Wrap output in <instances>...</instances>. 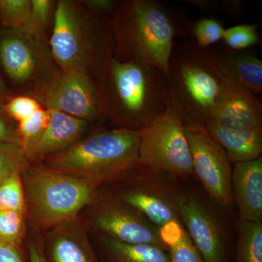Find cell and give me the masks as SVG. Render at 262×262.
I'll return each instance as SVG.
<instances>
[{
    "instance_id": "1",
    "label": "cell",
    "mask_w": 262,
    "mask_h": 262,
    "mask_svg": "<svg viewBox=\"0 0 262 262\" xmlns=\"http://www.w3.org/2000/svg\"><path fill=\"white\" fill-rule=\"evenodd\" d=\"M142 131H101L61 152L48 157L45 165L75 178L101 185L139 165Z\"/></svg>"
},
{
    "instance_id": "2",
    "label": "cell",
    "mask_w": 262,
    "mask_h": 262,
    "mask_svg": "<svg viewBox=\"0 0 262 262\" xmlns=\"http://www.w3.org/2000/svg\"><path fill=\"white\" fill-rule=\"evenodd\" d=\"M120 56L115 60L155 67L168 75L177 29L158 2L131 0L122 4L114 20Z\"/></svg>"
},
{
    "instance_id": "3",
    "label": "cell",
    "mask_w": 262,
    "mask_h": 262,
    "mask_svg": "<svg viewBox=\"0 0 262 262\" xmlns=\"http://www.w3.org/2000/svg\"><path fill=\"white\" fill-rule=\"evenodd\" d=\"M166 77L170 104L183 121H208L220 101L224 82L208 50L194 41L173 45Z\"/></svg>"
},
{
    "instance_id": "4",
    "label": "cell",
    "mask_w": 262,
    "mask_h": 262,
    "mask_svg": "<svg viewBox=\"0 0 262 262\" xmlns=\"http://www.w3.org/2000/svg\"><path fill=\"white\" fill-rule=\"evenodd\" d=\"M113 107L120 129L146 130L170 107L166 75L141 63L112 58L108 63Z\"/></svg>"
},
{
    "instance_id": "5",
    "label": "cell",
    "mask_w": 262,
    "mask_h": 262,
    "mask_svg": "<svg viewBox=\"0 0 262 262\" xmlns=\"http://www.w3.org/2000/svg\"><path fill=\"white\" fill-rule=\"evenodd\" d=\"M23 173L26 208L41 228L51 229L77 218L97 200V184L46 165L28 168Z\"/></svg>"
},
{
    "instance_id": "6",
    "label": "cell",
    "mask_w": 262,
    "mask_h": 262,
    "mask_svg": "<svg viewBox=\"0 0 262 262\" xmlns=\"http://www.w3.org/2000/svg\"><path fill=\"white\" fill-rule=\"evenodd\" d=\"M139 164L178 178L194 173L184 122L171 106L143 133Z\"/></svg>"
},
{
    "instance_id": "7",
    "label": "cell",
    "mask_w": 262,
    "mask_h": 262,
    "mask_svg": "<svg viewBox=\"0 0 262 262\" xmlns=\"http://www.w3.org/2000/svg\"><path fill=\"white\" fill-rule=\"evenodd\" d=\"M183 122L192 155L193 171L214 201L224 206L232 204V171L225 149L212 139L204 124Z\"/></svg>"
},
{
    "instance_id": "8",
    "label": "cell",
    "mask_w": 262,
    "mask_h": 262,
    "mask_svg": "<svg viewBox=\"0 0 262 262\" xmlns=\"http://www.w3.org/2000/svg\"><path fill=\"white\" fill-rule=\"evenodd\" d=\"M90 206L89 225L101 235L125 244L154 245L167 250L159 229L117 198L96 200Z\"/></svg>"
},
{
    "instance_id": "9",
    "label": "cell",
    "mask_w": 262,
    "mask_h": 262,
    "mask_svg": "<svg viewBox=\"0 0 262 262\" xmlns=\"http://www.w3.org/2000/svg\"><path fill=\"white\" fill-rule=\"evenodd\" d=\"M51 47L63 72H86L94 50L80 13L72 2L57 3Z\"/></svg>"
},
{
    "instance_id": "10",
    "label": "cell",
    "mask_w": 262,
    "mask_h": 262,
    "mask_svg": "<svg viewBox=\"0 0 262 262\" xmlns=\"http://www.w3.org/2000/svg\"><path fill=\"white\" fill-rule=\"evenodd\" d=\"M39 96L48 110H58L87 122L101 115L97 89L86 72H63Z\"/></svg>"
},
{
    "instance_id": "11",
    "label": "cell",
    "mask_w": 262,
    "mask_h": 262,
    "mask_svg": "<svg viewBox=\"0 0 262 262\" xmlns=\"http://www.w3.org/2000/svg\"><path fill=\"white\" fill-rule=\"evenodd\" d=\"M176 204L187 233L205 262H223L224 236L218 222L194 196L177 194Z\"/></svg>"
},
{
    "instance_id": "12",
    "label": "cell",
    "mask_w": 262,
    "mask_h": 262,
    "mask_svg": "<svg viewBox=\"0 0 262 262\" xmlns=\"http://www.w3.org/2000/svg\"><path fill=\"white\" fill-rule=\"evenodd\" d=\"M176 196L161 182L147 179L125 188L116 198L159 229L168 222L179 220Z\"/></svg>"
},
{
    "instance_id": "13",
    "label": "cell",
    "mask_w": 262,
    "mask_h": 262,
    "mask_svg": "<svg viewBox=\"0 0 262 262\" xmlns=\"http://www.w3.org/2000/svg\"><path fill=\"white\" fill-rule=\"evenodd\" d=\"M222 80V96L208 121L233 129L262 126V105L257 96L232 82Z\"/></svg>"
},
{
    "instance_id": "14",
    "label": "cell",
    "mask_w": 262,
    "mask_h": 262,
    "mask_svg": "<svg viewBox=\"0 0 262 262\" xmlns=\"http://www.w3.org/2000/svg\"><path fill=\"white\" fill-rule=\"evenodd\" d=\"M211 61L223 80L253 94L262 92V61L251 53L229 48H207Z\"/></svg>"
},
{
    "instance_id": "15",
    "label": "cell",
    "mask_w": 262,
    "mask_h": 262,
    "mask_svg": "<svg viewBox=\"0 0 262 262\" xmlns=\"http://www.w3.org/2000/svg\"><path fill=\"white\" fill-rule=\"evenodd\" d=\"M0 62L13 82L20 84L32 80L39 64L33 37L20 30L7 31L0 37Z\"/></svg>"
},
{
    "instance_id": "16",
    "label": "cell",
    "mask_w": 262,
    "mask_h": 262,
    "mask_svg": "<svg viewBox=\"0 0 262 262\" xmlns=\"http://www.w3.org/2000/svg\"><path fill=\"white\" fill-rule=\"evenodd\" d=\"M232 192L239 221L262 222V158L236 163L232 173Z\"/></svg>"
},
{
    "instance_id": "17",
    "label": "cell",
    "mask_w": 262,
    "mask_h": 262,
    "mask_svg": "<svg viewBox=\"0 0 262 262\" xmlns=\"http://www.w3.org/2000/svg\"><path fill=\"white\" fill-rule=\"evenodd\" d=\"M48 110V108H47ZM49 112V121L40 139L29 156L38 161L68 149L82 139L88 122L55 110Z\"/></svg>"
},
{
    "instance_id": "18",
    "label": "cell",
    "mask_w": 262,
    "mask_h": 262,
    "mask_svg": "<svg viewBox=\"0 0 262 262\" xmlns=\"http://www.w3.org/2000/svg\"><path fill=\"white\" fill-rule=\"evenodd\" d=\"M48 249L52 262H97L85 229L78 218L51 229Z\"/></svg>"
},
{
    "instance_id": "19",
    "label": "cell",
    "mask_w": 262,
    "mask_h": 262,
    "mask_svg": "<svg viewBox=\"0 0 262 262\" xmlns=\"http://www.w3.org/2000/svg\"><path fill=\"white\" fill-rule=\"evenodd\" d=\"M204 125L212 139L225 149L229 162L245 163L261 157L262 126L233 129L209 121Z\"/></svg>"
},
{
    "instance_id": "20",
    "label": "cell",
    "mask_w": 262,
    "mask_h": 262,
    "mask_svg": "<svg viewBox=\"0 0 262 262\" xmlns=\"http://www.w3.org/2000/svg\"><path fill=\"white\" fill-rule=\"evenodd\" d=\"M108 262H170L167 250L150 244H130L101 235Z\"/></svg>"
},
{
    "instance_id": "21",
    "label": "cell",
    "mask_w": 262,
    "mask_h": 262,
    "mask_svg": "<svg viewBox=\"0 0 262 262\" xmlns=\"http://www.w3.org/2000/svg\"><path fill=\"white\" fill-rule=\"evenodd\" d=\"M159 234L168 250L170 262H205L179 220L160 227Z\"/></svg>"
},
{
    "instance_id": "22",
    "label": "cell",
    "mask_w": 262,
    "mask_h": 262,
    "mask_svg": "<svg viewBox=\"0 0 262 262\" xmlns=\"http://www.w3.org/2000/svg\"><path fill=\"white\" fill-rule=\"evenodd\" d=\"M236 262H262V222L239 221Z\"/></svg>"
},
{
    "instance_id": "23",
    "label": "cell",
    "mask_w": 262,
    "mask_h": 262,
    "mask_svg": "<svg viewBox=\"0 0 262 262\" xmlns=\"http://www.w3.org/2000/svg\"><path fill=\"white\" fill-rule=\"evenodd\" d=\"M0 15L7 27L22 31L32 37L35 36L30 0H0Z\"/></svg>"
},
{
    "instance_id": "24",
    "label": "cell",
    "mask_w": 262,
    "mask_h": 262,
    "mask_svg": "<svg viewBox=\"0 0 262 262\" xmlns=\"http://www.w3.org/2000/svg\"><path fill=\"white\" fill-rule=\"evenodd\" d=\"M22 174L14 172L0 183V211L27 213Z\"/></svg>"
},
{
    "instance_id": "25",
    "label": "cell",
    "mask_w": 262,
    "mask_h": 262,
    "mask_svg": "<svg viewBox=\"0 0 262 262\" xmlns=\"http://www.w3.org/2000/svg\"><path fill=\"white\" fill-rule=\"evenodd\" d=\"M48 121L49 112L48 110H43L42 108L28 118L18 122L17 131L20 139V145L28 159L34 146L46 130Z\"/></svg>"
},
{
    "instance_id": "26",
    "label": "cell",
    "mask_w": 262,
    "mask_h": 262,
    "mask_svg": "<svg viewBox=\"0 0 262 262\" xmlns=\"http://www.w3.org/2000/svg\"><path fill=\"white\" fill-rule=\"evenodd\" d=\"M29 160L20 144L0 142V183L10 174L24 173L29 168Z\"/></svg>"
},
{
    "instance_id": "27",
    "label": "cell",
    "mask_w": 262,
    "mask_h": 262,
    "mask_svg": "<svg viewBox=\"0 0 262 262\" xmlns=\"http://www.w3.org/2000/svg\"><path fill=\"white\" fill-rule=\"evenodd\" d=\"M24 213L0 211V241L18 246L21 244L25 232Z\"/></svg>"
},
{
    "instance_id": "28",
    "label": "cell",
    "mask_w": 262,
    "mask_h": 262,
    "mask_svg": "<svg viewBox=\"0 0 262 262\" xmlns=\"http://www.w3.org/2000/svg\"><path fill=\"white\" fill-rule=\"evenodd\" d=\"M229 49L242 51L257 44L259 39L257 25L241 24L225 29L223 37Z\"/></svg>"
},
{
    "instance_id": "29",
    "label": "cell",
    "mask_w": 262,
    "mask_h": 262,
    "mask_svg": "<svg viewBox=\"0 0 262 262\" xmlns=\"http://www.w3.org/2000/svg\"><path fill=\"white\" fill-rule=\"evenodd\" d=\"M225 29L219 20L203 18L198 20L192 27L196 44L203 49L209 48L223 39Z\"/></svg>"
},
{
    "instance_id": "30",
    "label": "cell",
    "mask_w": 262,
    "mask_h": 262,
    "mask_svg": "<svg viewBox=\"0 0 262 262\" xmlns=\"http://www.w3.org/2000/svg\"><path fill=\"white\" fill-rule=\"evenodd\" d=\"M37 100L29 96H17L11 98L5 106L7 113L17 121H23L38 110H41Z\"/></svg>"
},
{
    "instance_id": "31",
    "label": "cell",
    "mask_w": 262,
    "mask_h": 262,
    "mask_svg": "<svg viewBox=\"0 0 262 262\" xmlns=\"http://www.w3.org/2000/svg\"><path fill=\"white\" fill-rule=\"evenodd\" d=\"M31 14L35 36L39 29L47 24L51 15L53 2L50 0H31Z\"/></svg>"
},
{
    "instance_id": "32",
    "label": "cell",
    "mask_w": 262,
    "mask_h": 262,
    "mask_svg": "<svg viewBox=\"0 0 262 262\" xmlns=\"http://www.w3.org/2000/svg\"><path fill=\"white\" fill-rule=\"evenodd\" d=\"M190 3L201 10H223V11H237L239 8V3L237 1H208V0H189Z\"/></svg>"
},
{
    "instance_id": "33",
    "label": "cell",
    "mask_w": 262,
    "mask_h": 262,
    "mask_svg": "<svg viewBox=\"0 0 262 262\" xmlns=\"http://www.w3.org/2000/svg\"><path fill=\"white\" fill-rule=\"evenodd\" d=\"M0 142L15 143L20 145L17 129L14 128L2 114H0Z\"/></svg>"
},
{
    "instance_id": "34",
    "label": "cell",
    "mask_w": 262,
    "mask_h": 262,
    "mask_svg": "<svg viewBox=\"0 0 262 262\" xmlns=\"http://www.w3.org/2000/svg\"><path fill=\"white\" fill-rule=\"evenodd\" d=\"M0 262H24L19 247L0 241Z\"/></svg>"
},
{
    "instance_id": "35",
    "label": "cell",
    "mask_w": 262,
    "mask_h": 262,
    "mask_svg": "<svg viewBox=\"0 0 262 262\" xmlns=\"http://www.w3.org/2000/svg\"><path fill=\"white\" fill-rule=\"evenodd\" d=\"M28 251L29 262H48L42 246L37 241H29Z\"/></svg>"
},
{
    "instance_id": "36",
    "label": "cell",
    "mask_w": 262,
    "mask_h": 262,
    "mask_svg": "<svg viewBox=\"0 0 262 262\" xmlns=\"http://www.w3.org/2000/svg\"><path fill=\"white\" fill-rule=\"evenodd\" d=\"M83 3L91 9L101 13L112 11L115 5V2L111 0H88Z\"/></svg>"
},
{
    "instance_id": "37",
    "label": "cell",
    "mask_w": 262,
    "mask_h": 262,
    "mask_svg": "<svg viewBox=\"0 0 262 262\" xmlns=\"http://www.w3.org/2000/svg\"><path fill=\"white\" fill-rule=\"evenodd\" d=\"M7 94H8V91H7L4 82L2 80L1 76H0V97L6 96Z\"/></svg>"
}]
</instances>
